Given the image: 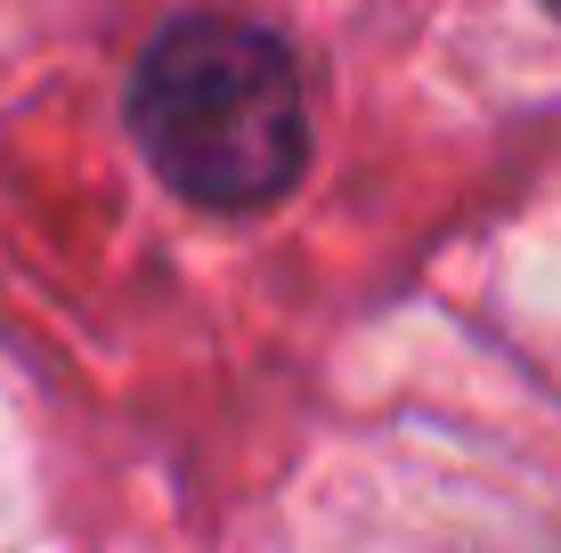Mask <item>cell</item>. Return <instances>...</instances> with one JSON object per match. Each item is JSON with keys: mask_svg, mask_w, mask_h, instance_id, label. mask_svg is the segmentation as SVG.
Here are the masks:
<instances>
[{"mask_svg": "<svg viewBox=\"0 0 561 553\" xmlns=\"http://www.w3.org/2000/svg\"><path fill=\"white\" fill-rule=\"evenodd\" d=\"M147 155L196 204L253 212L301 180L309 123L294 49L253 16H180L154 33L139 82H130Z\"/></svg>", "mask_w": 561, "mask_h": 553, "instance_id": "cell-1", "label": "cell"}, {"mask_svg": "<svg viewBox=\"0 0 561 553\" xmlns=\"http://www.w3.org/2000/svg\"><path fill=\"white\" fill-rule=\"evenodd\" d=\"M546 9H553V16H561V0H546Z\"/></svg>", "mask_w": 561, "mask_h": 553, "instance_id": "cell-2", "label": "cell"}]
</instances>
